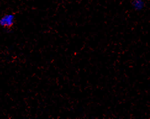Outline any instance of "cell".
Segmentation results:
<instances>
[{
	"mask_svg": "<svg viewBox=\"0 0 150 119\" xmlns=\"http://www.w3.org/2000/svg\"><path fill=\"white\" fill-rule=\"evenodd\" d=\"M133 6L135 9L141 10L144 7V2L142 0H134Z\"/></svg>",
	"mask_w": 150,
	"mask_h": 119,
	"instance_id": "cell-2",
	"label": "cell"
},
{
	"mask_svg": "<svg viewBox=\"0 0 150 119\" xmlns=\"http://www.w3.org/2000/svg\"><path fill=\"white\" fill-rule=\"evenodd\" d=\"M14 24V16L6 14L0 19V26L5 28H11Z\"/></svg>",
	"mask_w": 150,
	"mask_h": 119,
	"instance_id": "cell-1",
	"label": "cell"
}]
</instances>
